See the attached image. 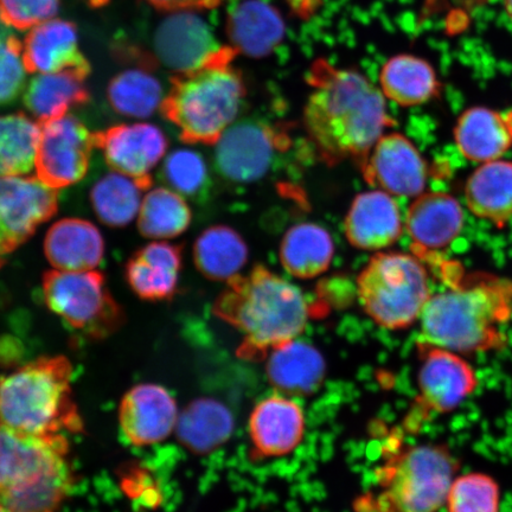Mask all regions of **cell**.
Here are the masks:
<instances>
[{"label":"cell","instance_id":"cell-1","mask_svg":"<svg viewBox=\"0 0 512 512\" xmlns=\"http://www.w3.org/2000/svg\"><path fill=\"white\" fill-rule=\"evenodd\" d=\"M306 81L311 92L304 123L320 159L330 166L347 159L360 164L394 125L381 89L357 70L325 59L313 62Z\"/></svg>","mask_w":512,"mask_h":512},{"label":"cell","instance_id":"cell-2","mask_svg":"<svg viewBox=\"0 0 512 512\" xmlns=\"http://www.w3.org/2000/svg\"><path fill=\"white\" fill-rule=\"evenodd\" d=\"M511 318L512 280L484 275L456 281L428 299L419 319V341L460 355L503 351Z\"/></svg>","mask_w":512,"mask_h":512},{"label":"cell","instance_id":"cell-3","mask_svg":"<svg viewBox=\"0 0 512 512\" xmlns=\"http://www.w3.org/2000/svg\"><path fill=\"white\" fill-rule=\"evenodd\" d=\"M213 311L241 332L238 354L247 360H262L273 349L297 339L311 316L302 291L264 266L230 279Z\"/></svg>","mask_w":512,"mask_h":512},{"label":"cell","instance_id":"cell-4","mask_svg":"<svg viewBox=\"0 0 512 512\" xmlns=\"http://www.w3.org/2000/svg\"><path fill=\"white\" fill-rule=\"evenodd\" d=\"M238 55L228 44L201 67L172 76L160 113L177 128L184 143L216 145L238 117L247 94L243 76L234 66Z\"/></svg>","mask_w":512,"mask_h":512},{"label":"cell","instance_id":"cell-5","mask_svg":"<svg viewBox=\"0 0 512 512\" xmlns=\"http://www.w3.org/2000/svg\"><path fill=\"white\" fill-rule=\"evenodd\" d=\"M459 463L446 445L389 440L375 485L355 503L357 512H440Z\"/></svg>","mask_w":512,"mask_h":512},{"label":"cell","instance_id":"cell-6","mask_svg":"<svg viewBox=\"0 0 512 512\" xmlns=\"http://www.w3.org/2000/svg\"><path fill=\"white\" fill-rule=\"evenodd\" d=\"M67 357H41L0 376V425L32 435L81 433Z\"/></svg>","mask_w":512,"mask_h":512},{"label":"cell","instance_id":"cell-7","mask_svg":"<svg viewBox=\"0 0 512 512\" xmlns=\"http://www.w3.org/2000/svg\"><path fill=\"white\" fill-rule=\"evenodd\" d=\"M357 294L367 315L389 330L412 326L431 297L420 258L395 252L371 258L357 279Z\"/></svg>","mask_w":512,"mask_h":512},{"label":"cell","instance_id":"cell-8","mask_svg":"<svg viewBox=\"0 0 512 512\" xmlns=\"http://www.w3.org/2000/svg\"><path fill=\"white\" fill-rule=\"evenodd\" d=\"M42 293L51 312L89 338L110 337L125 323L104 273L49 271L43 274Z\"/></svg>","mask_w":512,"mask_h":512},{"label":"cell","instance_id":"cell-9","mask_svg":"<svg viewBox=\"0 0 512 512\" xmlns=\"http://www.w3.org/2000/svg\"><path fill=\"white\" fill-rule=\"evenodd\" d=\"M418 351V395L403 422L411 433H418L434 416L453 412L479 384L476 370L458 352L422 341Z\"/></svg>","mask_w":512,"mask_h":512},{"label":"cell","instance_id":"cell-10","mask_svg":"<svg viewBox=\"0 0 512 512\" xmlns=\"http://www.w3.org/2000/svg\"><path fill=\"white\" fill-rule=\"evenodd\" d=\"M285 125L241 121L228 128L216 144L215 168L230 183L259 181L271 169L278 153L291 146Z\"/></svg>","mask_w":512,"mask_h":512},{"label":"cell","instance_id":"cell-11","mask_svg":"<svg viewBox=\"0 0 512 512\" xmlns=\"http://www.w3.org/2000/svg\"><path fill=\"white\" fill-rule=\"evenodd\" d=\"M59 210V194L34 177H0V268Z\"/></svg>","mask_w":512,"mask_h":512},{"label":"cell","instance_id":"cell-12","mask_svg":"<svg viewBox=\"0 0 512 512\" xmlns=\"http://www.w3.org/2000/svg\"><path fill=\"white\" fill-rule=\"evenodd\" d=\"M40 125L35 162L37 178L55 190L81 182L91 165L93 133L70 114Z\"/></svg>","mask_w":512,"mask_h":512},{"label":"cell","instance_id":"cell-13","mask_svg":"<svg viewBox=\"0 0 512 512\" xmlns=\"http://www.w3.org/2000/svg\"><path fill=\"white\" fill-rule=\"evenodd\" d=\"M63 434L32 435L0 425V499L69 464Z\"/></svg>","mask_w":512,"mask_h":512},{"label":"cell","instance_id":"cell-14","mask_svg":"<svg viewBox=\"0 0 512 512\" xmlns=\"http://www.w3.org/2000/svg\"><path fill=\"white\" fill-rule=\"evenodd\" d=\"M93 139L112 170L134 179L144 190L151 189V171L169 147L168 138L158 126L121 124L93 133Z\"/></svg>","mask_w":512,"mask_h":512},{"label":"cell","instance_id":"cell-15","mask_svg":"<svg viewBox=\"0 0 512 512\" xmlns=\"http://www.w3.org/2000/svg\"><path fill=\"white\" fill-rule=\"evenodd\" d=\"M364 179L387 194L420 196L427 182V165L411 140L400 133L382 136L360 163Z\"/></svg>","mask_w":512,"mask_h":512},{"label":"cell","instance_id":"cell-16","mask_svg":"<svg viewBox=\"0 0 512 512\" xmlns=\"http://www.w3.org/2000/svg\"><path fill=\"white\" fill-rule=\"evenodd\" d=\"M305 415L296 401L273 395L255 406L248 431L254 460L279 458L292 453L302 443Z\"/></svg>","mask_w":512,"mask_h":512},{"label":"cell","instance_id":"cell-17","mask_svg":"<svg viewBox=\"0 0 512 512\" xmlns=\"http://www.w3.org/2000/svg\"><path fill=\"white\" fill-rule=\"evenodd\" d=\"M177 419L175 399L157 384H139L121 401V430L134 446H150L165 440L175 430Z\"/></svg>","mask_w":512,"mask_h":512},{"label":"cell","instance_id":"cell-18","mask_svg":"<svg viewBox=\"0 0 512 512\" xmlns=\"http://www.w3.org/2000/svg\"><path fill=\"white\" fill-rule=\"evenodd\" d=\"M221 47L208 25L190 11L172 12L155 35L158 60L175 74L201 67Z\"/></svg>","mask_w":512,"mask_h":512},{"label":"cell","instance_id":"cell-19","mask_svg":"<svg viewBox=\"0 0 512 512\" xmlns=\"http://www.w3.org/2000/svg\"><path fill=\"white\" fill-rule=\"evenodd\" d=\"M23 63L30 74L78 70L91 74V63L82 54L78 30L72 22L50 19L29 31L23 42Z\"/></svg>","mask_w":512,"mask_h":512},{"label":"cell","instance_id":"cell-20","mask_svg":"<svg viewBox=\"0 0 512 512\" xmlns=\"http://www.w3.org/2000/svg\"><path fill=\"white\" fill-rule=\"evenodd\" d=\"M406 226L415 255H427L450 246L462 233L463 208L444 192L421 194L408 210Z\"/></svg>","mask_w":512,"mask_h":512},{"label":"cell","instance_id":"cell-21","mask_svg":"<svg viewBox=\"0 0 512 512\" xmlns=\"http://www.w3.org/2000/svg\"><path fill=\"white\" fill-rule=\"evenodd\" d=\"M182 265V246L152 242L126 262L125 279L140 299L166 302L176 296Z\"/></svg>","mask_w":512,"mask_h":512},{"label":"cell","instance_id":"cell-22","mask_svg":"<svg viewBox=\"0 0 512 512\" xmlns=\"http://www.w3.org/2000/svg\"><path fill=\"white\" fill-rule=\"evenodd\" d=\"M344 227L352 246L363 251H379L400 239V208L387 192H364L352 202Z\"/></svg>","mask_w":512,"mask_h":512},{"label":"cell","instance_id":"cell-23","mask_svg":"<svg viewBox=\"0 0 512 512\" xmlns=\"http://www.w3.org/2000/svg\"><path fill=\"white\" fill-rule=\"evenodd\" d=\"M105 241L92 222L63 219L50 227L44 239L49 264L63 272L93 271L105 259Z\"/></svg>","mask_w":512,"mask_h":512},{"label":"cell","instance_id":"cell-24","mask_svg":"<svg viewBox=\"0 0 512 512\" xmlns=\"http://www.w3.org/2000/svg\"><path fill=\"white\" fill-rule=\"evenodd\" d=\"M285 31L279 11L264 0H245L227 18L229 46L254 59L272 54L283 42Z\"/></svg>","mask_w":512,"mask_h":512},{"label":"cell","instance_id":"cell-25","mask_svg":"<svg viewBox=\"0 0 512 512\" xmlns=\"http://www.w3.org/2000/svg\"><path fill=\"white\" fill-rule=\"evenodd\" d=\"M266 373L273 387L281 392L310 395L322 386L326 367L316 348L293 339L268 354Z\"/></svg>","mask_w":512,"mask_h":512},{"label":"cell","instance_id":"cell-26","mask_svg":"<svg viewBox=\"0 0 512 512\" xmlns=\"http://www.w3.org/2000/svg\"><path fill=\"white\" fill-rule=\"evenodd\" d=\"M87 78L88 75L78 70L38 74L25 89L24 105L38 123L61 118L72 108L91 100L85 83Z\"/></svg>","mask_w":512,"mask_h":512},{"label":"cell","instance_id":"cell-27","mask_svg":"<svg viewBox=\"0 0 512 512\" xmlns=\"http://www.w3.org/2000/svg\"><path fill=\"white\" fill-rule=\"evenodd\" d=\"M175 431L182 446L197 456H206L232 437L234 419L220 401L197 399L178 415Z\"/></svg>","mask_w":512,"mask_h":512},{"label":"cell","instance_id":"cell-28","mask_svg":"<svg viewBox=\"0 0 512 512\" xmlns=\"http://www.w3.org/2000/svg\"><path fill=\"white\" fill-rule=\"evenodd\" d=\"M380 85L386 98L405 107L424 105L441 89L432 64L411 54L390 57L381 68Z\"/></svg>","mask_w":512,"mask_h":512},{"label":"cell","instance_id":"cell-29","mask_svg":"<svg viewBox=\"0 0 512 512\" xmlns=\"http://www.w3.org/2000/svg\"><path fill=\"white\" fill-rule=\"evenodd\" d=\"M465 198L473 215L504 227L512 217V163H484L467 181Z\"/></svg>","mask_w":512,"mask_h":512},{"label":"cell","instance_id":"cell-30","mask_svg":"<svg viewBox=\"0 0 512 512\" xmlns=\"http://www.w3.org/2000/svg\"><path fill=\"white\" fill-rule=\"evenodd\" d=\"M454 138L460 153L471 162L501 158L512 144L504 118L485 107H472L458 119Z\"/></svg>","mask_w":512,"mask_h":512},{"label":"cell","instance_id":"cell-31","mask_svg":"<svg viewBox=\"0 0 512 512\" xmlns=\"http://www.w3.org/2000/svg\"><path fill=\"white\" fill-rule=\"evenodd\" d=\"M335 245L328 230L315 223H300L285 234L280 260L285 270L300 279H312L329 270Z\"/></svg>","mask_w":512,"mask_h":512},{"label":"cell","instance_id":"cell-32","mask_svg":"<svg viewBox=\"0 0 512 512\" xmlns=\"http://www.w3.org/2000/svg\"><path fill=\"white\" fill-rule=\"evenodd\" d=\"M248 260V247L233 228L211 227L198 236L194 245V261L204 277L229 281L239 275Z\"/></svg>","mask_w":512,"mask_h":512},{"label":"cell","instance_id":"cell-33","mask_svg":"<svg viewBox=\"0 0 512 512\" xmlns=\"http://www.w3.org/2000/svg\"><path fill=\"white\" fill-rule=\"evenodd\" d=\"M107 100L115 113L145 119L162 105L163 88L150 67L127 69L108 83Z\"/></svg>","mask_w":512,"mask_h":512},{"label":"cell","instance_id":"cell-34","mask_svg":"<svg viewBox=\"0 0 512 512\" xmlns=\"http://www.w3.org/2000/svg\"><path fill=\"white\" fill-rule=\"evenodd\" d=\"M41 125L24 113L0 115V177H21L34 169Z\"/></svg>","mask_w":512,"mask_h":512},{"label":"cell","instance_id":"cell-35","mask_svg":"<svg viewBox=\"0 0 512 512\" xmlns=\"http://www.w3.org/2000/svg\"><path fill=\"white\" fill-rule=\"evenodd\" d=\"M143 191L130 177L119 172L108 174L99 179L91 191L94 213L107 227H127L139 213Z\"/></svg>","mask_w":512,"mask_h":512},{"label":"cell","instance_id":"cell-36","mask_svg":"<svg viewBox=\"0 0 512 512\" xmlns=\"http://www.w3.org/2000/svg\"><path fill=\"white\" fill-rule=\"evenodd\" d=\"M191 209L174 190L153 189L139 210L138 229L149 239H174L190 226Z\"/></svg>","mask_w":512,"mask_h":512},{"label":"cell","instance_id":"cell-37","mask_svg":"<svg viewBox=\"0 0 512 512\" xmlns=\"http://www.w3.org/2000/svg\"><path fill=\"white\" fill-rule=\"evenodd\" d=\"M74 484V473L70 464L49 473L48 476L0 499L6 512H57Z\"/></svg>","mask_w":512,"mask_h":512},{"label":"cell","instance_id":"cell-38","mask_svg":"<svg viewBox=\"0 0 512 512\" xmlns=\"http://www.w3.org/2000/svg\"><path fill=\"white\" fill-rule=\"evenodd\" d=\"M159 177L169 188L189 200L203 202L208 198L209 170L200 153L187 149L171 152L164 160Z\"/></svg>","mask_w":512,"mask_h":512},{"label":"cell","instance_id":"cell-39","mask_svg":"<svg viewBox=\"0 0 512 512\" xmlns=\"http://www.w3.org/2000/svg\"><path fill=\"white\" fill-rule=\"evenodd\" d=\"M501 489L484 473H466L454 478L446 499L447 512H499Z\"/></svg>","mask_w":512,"mask_h":512},{"label":"cell","instance_id":"cell-40","mask_svg":"<svg viewBox=\"0 0 512 512\" xmlns=\"http://www.w3.org/2000/svg\"><path fill=\"white\" fill-rule=\"evenodd\" d=\"M25 73L23 43L0 18V106L11 104L22 93Z\"/></svg>","mask_w":512,"mask_h":512},{"label":"cell","instance_id":"cell-41","mask_svg":"<svg viewBox=\"0 0 512 512\" xmlns=\"http://www.w3.org/2000/svg\"><path fill=\"white\" fill-rule=\"evenodd\" d=\"M60 0H0V18L11 29L31 30L53 19Z\"/></svg>","mask_w":512,"mask_h":512},{"label":"cell","instance_id":"cell-42","mask_svg":"<svg viewBox=\"0 0 512 512\" xmlns=\"http://www.w3.org/2000/svg\"><path fill=\"white\" fill-rule=\"evenodd\" d=\"M145 2L158 10L178 12L215 9L224 0H145Z\"/></svg>","mask_w":512,"mask_h":512},{"label":"cell","instance_id":"cell-43","mask_svg":"<svg viewBox=\"0 0 512 512\" xmlns=\"http://www.w3.org/2000/svg\"><path fill=\"white\" fill-rule=\"evenodd\" d=\"M458 2L466 6V8L472 9L477 8V6L488 4L491 0H458Z\"/></svg>","mask_w":512,"mask_h":512},{"label":"cell","instance_id":"cell-44","mask_svg":"<svg viewBox=\"0 0 512 512\" xmlns=\"http://www.w3.org/2000/svg\"><path fill=\"white\" fill-rule=\"evenodd\" d=\"M505 125L508 127V131L510 134L511 142H512V112H510L507 117L504 118Z\"/></svg>","mask_w":512,"mask_h":512},{"label":"cell","instance_id":"cell-45","mask_svg":"<svg viewBox=\"0 0 512 512\" xmlns=\"http://www.w3.org/2000/svg\"><path fill=\"white\" fill-rule=\"evenodd\" d=\"M505 11L512 22V0H504Z\"/></svg>","mask_w":512,"mask_h":512},{"label":"cell","instance_id":"cell-46","mask_svg":"<svg viewBox=\"0 0 512 512\" xmlns=\"http://www.w3.org/2000/svg\"><path fill=\"white\" fill-rule=\"evenodd\" d=\"M0 512H6L2 505H0Z\"/></svg>","mask_w":512,"mask_h":512}]
</instances>
